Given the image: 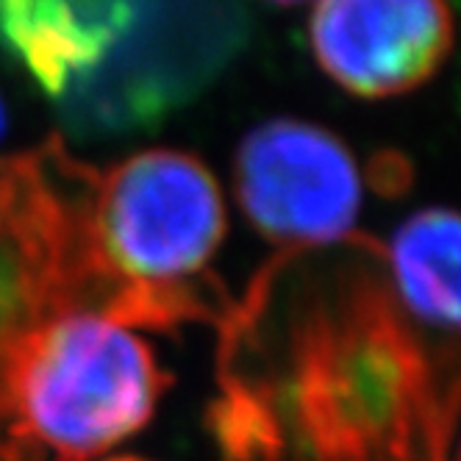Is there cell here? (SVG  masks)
Listing matches in <instances>:
<instances>
[{"instance_id":"30bf717a","label":"cell","mask_w":461,"mask_h":461,"mask_svg":"<svg viewBox=\"0 0 461 461\" xmlns=\"http://www.w3.org/2000/svg\"><path fill=\"white\" fill-rule=\"evenodd\" d=\"M270 4H278V6H298L303 0H270Z\"/></svg>"},{"instance_id":"52a82bcc","label":"cell","mask_w":461,"mask_h":461,"mask_svg":"<svg viewBox=\"0 0 461 461\" xmlns=\"http://www.w3.org/2000/svg\"><path fill=\"white\" fill-rule=\"evenodd\" d=\"M128 20L122 0H0V31L48 95L95 70Z\"/></svg>"},{"instance_id":"8fae6325","label":"cell","mask_w":461,"mask_h":461,"mask_svg":"<svg viewBox=\"0 0 461 461\" xmlns=\"http://www.w3.org/2000/svg\"><path fill=\"white\" fill-rule=\"evenodd\" d=\"M106 461H148V458H137V456H114V458H106Z\"/></svg>"},{"instance_id":"277c9868","label":"cell","mask_w":461,"mask_h":461,"mask_svg":"<svg viewBox=\"0 0 461 461\" xmlns=\"http://www.w3.org/2000/svg\"><path fill=\"white\" fill-rule=\"evenodd\" d=\"M95 176L56 140L0 158V367L59 312L101 306L120 320V298L92 250Z\"/></svg>"},{"instance_id":"3957f363","label":"cell","mask_w":461,"mask_h":461,"mask_svg":"<svg viewBox=\"0 0 461 461\" xmlns=\"http://www.w3.org/2000/svg\"><path fill=\"white\" fill-rule=\"evenodd\" d=\"M225 230L220 184L192 153L140 150L95 176L92 250L128 328L170 331L206 317L222 322L206 286Z\"/></svg>"},{"instance_id":"ba28073f","label":"cell","mask_w":461,"mask_h":461,"mask_svg":"<svg viewBox=\"0 0 461 461\" xmlns=\"http://www.w3.org/2000/svg\"><path fill=\"white\" fill-rule=\"evenodd\" d=\"M386 276L406 314L431 337L456 342L458 331V220L453 209L411 214L389 248Z\"/></svg>"},{"instance_id":"7a4b0ae2","label":"cell","mask_w":461,"mask_h":461,"mask_svg":"<svg viewBox=\"0 0 461 461\" xmlns=\"http://www.w3.org/2000/svg\"><path fill=\"white\" fill-rule=\"evenodd\" d=\"M170 384L106 309L59 312L0 367V461H89L140 434Z\"/></svg>"},{"instance_id":"5b68a950","label":"cell","mask_w":461,"mask_h":461,"mask_svg":"<svg viewBox=\"0 0 461 461\" xmlns=\"http://www.w3.org/2000/svg\"><path fill=\"white\" fill-rule=\"evenodd\" d=\"M234 184L248 222L284 253H294L353 237L365 181L337 134L306 120L276 117L242 140Z\"/></svg>"},{"instance_id":"8992f818","label":"cell","mask_w":461,"mask_h":461,"mask_svg":"<svg viewBox=\"0 0 461 461\" xmlns=\"http://www.w3.org/2000/svg\"><path fill=\"white\" fill-rule=\"evenodd\" d=\"M309 37L320 68L358 97L422 86L453 45L447 0H317Z\"/></svg>"},{"instance_id":"6da1fadb","label":"cell","mask_w":461,"mask_h":461,"mask_svg":"<svg viewBox=\"0 0 461 461\" xmlns=\"http://www.w3.org/2000/svg\"><path fill=\"white\" fill-rule=\"evenodd\" d=\"M278 256L222 317L214 431L237 461H447L453 358L406 314L384 248Z\"/></svg>"},{"instance_id":"9c48e42d","label":"cell","mask_w":461,"mask_h":461,"mask_svg":"<svg viewBox=\"0 0 461 461\" xmlns=\"http://www.w3.org/2000/svg\"><path fill=\"white\" fill-rule=\"evenodd\" d=\"M6 134V109H4V101H0V140Z\"/></svg>"}]
</instances>
